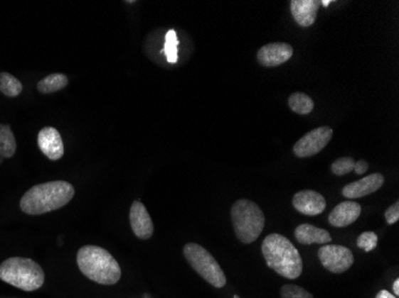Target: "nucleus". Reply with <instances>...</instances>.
<instances>
[{
  "instance_id": "f3484780",
  "label": "nucleus",
  "mask_w": 399,
  "mask_h": 298,
  "mask_svg": "<svg viewBox=\"0 0 399 298\" xmlns=\"http://www.w3.org/2000/svg\"><path fill=\"white\" fill-rule=\"evenodd\" d=\"M68 84V77L61 73H54L40 80L38 89L40 94H49L65 89Z\"/></svg>"
},
{
  "instance_id": "4468645a",
  "label": "nucleus",
  "mask_w": 399,
  "mask_h": 298,
  "mask_svg": "<svg viewBox=\"0 0 399 298\" xmlns=\"http://www.w3.org/2000/svg\"><path fill=\"white\" fill-rule=\"evenodd\" d=\"M361 205L356 202H342L329 215V224L332 227H347L358 220L361 215Z\"/></svg>"
},
{
  "instance_id": "412c9836",
  "label": "nucleus",
  "mask_w": 399,
  "mask_h": 298,
  "mask_svg": "<svg viewBox=\"0 0 399 298\" xmlns=\"http://www.w3.org/2000/svg\"><path fill=\"white\" fill-rule=\"evenodd\" d=\"M179 38L175 30H170L165 38L164 53L170 64H176L179 59Z\"/></svg>"
},
{
  "instance_id": "2eb2a0df",
  "label": "nucleus",
  "mask_w": 399,
  "mask_h": 298,
  "mask_svg": "<svg viewBox=\"0 0 399 298\" xmlns=\"http://www.w3.org/2000/svg\"><path fill=\"white\" fill-rule=\"evenodd\" d=\"M319 6H321L319 0H292V15L299 26L307 28L312 26L317 18Z\"/></svg>"
},
{
  "instance_id": "5701e85b",
  "label": "nucleus",
  "mask_w": 399,
  "mask_h": 298,
  "mask_svg": "<svg viewBox=\"0 0 399 298\" xmlns=\"http://www.w3.org/2000/svg\"><path fill=\"white\" fill-rule=\"evenodd\" d=\"M280 294L282 298H314L309 291L294 284L284 285L281 287Z\"/></svg>"
},
{
  "instance_id": "f257e3e1",
  "label": "nucleus",
  "mask_w": 399,
  "mask_h": 298,
  "mask_svg": "<svg viewBox=\"0 0 399 298\" xmlns=\"http://www.w3.org/2000/svg\"><path fill=\"white\" fill-rule=\"evenodd\" d=\"M75 187L64 180L38 184L26 191L19 206L28 215H42L63 208L72 201Z\"/></svg>"
},
{
  "instance_id": "c756f323",
  "label": "nucleus",
  "mask_w": 399,
  "mask_h": 298,
  "mask_svg": "<svg viewBox=\"0 0 399 298\" xmlns=\"http://www.w3.org/2000/svg\"><path fill=\"white\" fill-rule=\"evenodd\" d=\"M3 160H4V158L1 157V155H0V164H1V162H3Z\"/></svg>"
},
{
  "instance_id": "f03ea898",
  "label": "nucleus",
  "mask_w": 399,
  "mask_h": 298,
  "mask_svg": "<svg viewBox=\"0 0 399 298\" xmlns=\"http://www.w3.org/2000/svg\"><path fill=\"white\" fill-rule=\"evenodd\" d=\"M262 253L268 267L277 275L297 280L302 272V259L294 245L284 235L270 234L263 240Z\"/></svg>"
},
{
  "instance_id": "1a4fd4ad",
  "label": "nucleus",
  "mask_w": 399,
  "mask_h": 298,
  "mask_svg": "<svg viewBox=\"0 0 399 298\" xmlns=\"http://www.w3.org/2000/svg\"><path fill=\"white\" fill-rule=\"evenodd\" d=\"M293 48L287 43L274 42L263 45L257 52L258 62L265 67H276L287 62L293 56Z\"/></svg>"
},
{
  "instance_id": "f8f14e48",
  "label": "nucleus",
  "mask_w": 399,
  "mask_h": 298,
  "mask_svg": "<svg viewBox=\"0 0 399 298\" xmlns=\"http://www.w3.org/2000/svg\"><path fill=\"white\" fill-rule=\"evenodd\" d=\"M129 221H131L132 231L135 236H138L142 240H149L152 236L154 231L152 219L142 202H133L129 213Z\"/></svg>"
},
{
  "instance_id": "bb28decb",
  "label": "nucleus",
  "mask_w": 399,
  "mask_h": 298,
  "mask_svg": "<svg viewBox=\"0 0 399 298\" xmlns=\"http://www.w3.org/2000/svg\"><path fill=\"white\" fill-rule=\"evenodd\" d=\"M376 298H397L395 296L391 294V292H388V290H381L378 292L377 296Z\"/></svg>"
},
{
  "instance_id": "c85d7f7f",
  "label": "nucleus",
  "mask_w": 399,
  "mask_h": 298,
  "mask_svg": "<svg viewBox=\"0 0 399 298\" xmlns=\"http://www.w3.org/2000/svg\"><path fill=\"white\" fill-rule=\"evenodd\" d=\"M330 3H331V0H323V1H321V4L323 5V6H329Z\"/></svg>"
},
{
  "instance_id": "aec40b11",
  "label": "nucleus",
  "mask_w": 399,
  "mask_h": 298,
  "mask_svg": "<svg viewBox=\"0 0 399 298\" xmlns=\"http://www.w3.org/2000/svg\"><path fill=\"white\" fill-rule=\"evenodd\" d=\"M22 82L8 72L0 73V92L10 98H15L22 94Z\"/></svg>"
},
{
  "instance_id": "a878e982",
  "label": "nucleus",
  "mask_w": 399,
  "mask_h": 298,
  "mask_svg": "<svg viewBox=\"0 0 399 298\" xmlns=\"http://www.w3.org/2000/svg\"><path fill=\"white\" fill-rule=\"evenodd\" d=\"M368 170V162L366 160H358L355 162L354 171L356 175H363Z\"/></svg>"
},
{
  "instance_id": "6ab92c4d",
  "label": "nucleus",
  "mask_w": 399,
  "mask_h": 298,
  "mask_svg": "<svg viewBox=\"0 0 399 298\" xmlns=\"http://www.w3.org/2000/svg\"><path fill=\"white\" fill-rule=\"evenodd\" d=\"M288 105L292 111L298 115H309L314 109V101L307 94L295 92L288 98Z\"/></svg>"
},
{
  "instance_id": "4be33fe9",
  "label": "nucleus",
  "mask_w": 399,
  "mask_h": 298,
  "mask_svg": "<svg viewBox=\"0 0 399 298\" xmlns=\"http://www.w3.org/2000/svg\"><path fill=\"white\" fill-rule=\"evenodd\" d=\"M355 161L353 158H340L331 165L332 173L335 175H344L354 171Z\"/></svg>"
},
{
  "instance_id": "a211bd4d",
  "label": "nucleus",
  "mask_w": 399,
  "mask_h": 298,
  "mask_svg": "<svg viewBox=\"0 0 399 298\" xmlns=\"http://www.w3.org/2000/svg\"><path fill=\"white\" fill-rule=\"evenodd\" d=\"M17 143L15 135L8 124H0V155L12 158L15 155Z\"/></svg>"
},
{
  "instance_id": "0eeeda50",
  "label": "nucleus",
  "mask_w": 399,
  "mask_h": 298,
  "mask_svg": "<svg viewBox=\"0 0 399 298\" xmlns=\"http://www.w3.org/2000/svg\"><path fill=\"white\" fill-rule=\"evenodd\" d=\"M321 265L332 273H344L354 264V255L349 248L340 245H324L318 250Z\"/></svg>"
},
{
  "instance_id": "39448f33",
  "label": "nucleus",
  "mask_w": 399,
  "mask_h": 298,
  "mask_svg": "<svg viewBox=\"0 0 399 298\" xmlns=\"http://www.w3.org/2000/svg\"><path fill=\"white\" fill-rule=\"evenodd\" d=\"M231 217L235 236L243 243H255L265 228V214L249 199L235 202L231 209Z\"/></svg>"
},
{
  "instance_id": "9d476101",
  "label": "nucleus",
  "mask_w": 399,
  "mask_h": 298,
  "mask_svg": "<svg viewBox=\"0 0 399 298\" xmlns=\"http://www.w3.org/2000/svg\"><path fill=\"white\" fill-rule=\"evenodd\" d=\"M293 206L300 214L307 216H317L324 211L326 202L317 191L304 190L294 194Z\"/></svg>"
},
{
  "instance_id": "423d86ee",
  "label": "nucleus",
  "mask_w": 399,
  "mask_h": 298,
  "mask_svg": "<svg viewBox=\"0 0 399 298\" xmlns=\"http://www.w3.org/2000/svg\"><path fill=\"white\" fill-rule=\"evenodd\" d=\"M183 254L191 267L212 287L221 289L226 285L224 271L208 250L198 243H189L183 248Z\"/></svg>"
},
{
  "instance_id": "20e7f679",
  "label": "nucleus",
  "mask_w": 399,
  "mask_h": 298,
  "mask_svg": "<svg viewBox=\"0 0 399 298\" xmlns=\"http://www.w3.org/2000/svg\"><path fill=\"white\" fill-rule=\"evenodd\" d=\"M0 280L19 290L35 291L45 283V271L28 258H9L0 265Z\"/></svg>"
},
{
  "instance_id": "cd10ccee",
  "label": "nucleus",
  "mask_w": 399,
  "mask_h": 298,
  "mask_svg": "<svg viewBox=\"0 0 399 298\" xmlns=\"http://www.w3.org/2000/svg\"><path fill=\"white\" fill-rule=\"evenodd\" d=\"M392 289H393V292H395V297H397V296H398V294H399V280H398V278H397V280H395V282H393V287H392Z\"/></svg>"
},
{
  "instance_id": "dca6fc26",
  "label": "nucleus",
  "mask_w": 399,
  "mask_h": 298,
  "mask_svg": "<svg viewBox=\"0 0 399 298\" xmlns=\"http://www.w3.org/2000/svg\"><path fill=\"white\" fill-rule=\"evenodd\" d=\"M295 238L302 245H312V243H326L331 241V235L328 231L314 227L311 224H300L295 229Z\"/></svg>"
},
{
  "instance_id": "9b49d317",
  "label": "nucleus",
  "mask_w": 399,
  "mask_h": 298,
  "mask_svg": "<svg viewBox=\"0 0 399 298\" xmlns=\"http://www.w3.org/2000/svg\"><path fill=\"white\" fill-rule=\"evenodd\" d=\"M38 148L49 160H59L65 153L64 142L55 128L45 127L38 135Z\"/></svg>"
},
{
  "instance_id": "6e6552de",
  "label": "nucleus",
  "mask_w": 399,
  "mask_h": 298,
  "mask_svg": "<svg viewBox=\"0 0 399 298\" xmlns=\"http://www.w3.org/2000/svg\"><path fill=\"white\" fill-rule=\"evenodd\" d=\"M334 131L330 127L316 128L304 135L293 147V152L298 158L314 157L326 147L332 138Z\"/></svg>"
},
{
  "instance_id": "393cba45",
  "label": "nucleus",
  "mask_w": 399,
  "mask_h": 298,
  "mask_svg": "<svg viewBox=\"0 0 399 298\" xmlns=\"http://www.w3.org/2000/svg\"><path fill=\"white\" fill-rule=\"evenodd\" d=\"M385 219L388 224H393L399 220V202H395L385 211Z\"/></svg>"
},
{
  "instance_id": "b1692460",
  "label": "nucleus",
  "mask_w": 399,
  "mask_h": 298,
  "mask_svg": "<svg viewBox=\"0 0 399 298\" xmlns=\"http://www.w3.org/2000/svg\"><path fill=\"white\" fill-rule=\"evenodd\" d=\"M358 248L365 250V252H372L377 247L378 236L373 231H365L362 233L358 238L356 241Z\"/></svg>"
},
{
  "instance_id": "7c9ffc66",
  "label": "nucleus",
  "mask_w": 399,
  "mask_h": 298,
  "mask_svg": "<svg viewBox=\"0 0 399 298\" xmlns=\"http://www.w3.org/2000/svg\"><path fill=\"white\" fill-rule=\"evenodd\" d=\"M233 298H239V296H237V294H235V297Z\"/></svg>"
},
{
  "instance_id": "ddd939ff",
  "label": "nucleus",
  "mask_w": 399,
  "mask_h": 298,
  "mask_svg": "<svg viewBox=\"0 0 399 298\" xmlns=\"http://www.w3.org/2000/svg\"><path fill=\"white\" fill-rule=\"evenodd\" d=\"M384 182V175L381 173H373V175L360 179L358 182L348 184L344 187L342 194L344 197L349 198V199L365 197V196H368L379 190L383 187Z\"/></svg>"
},
{
  "instance_id": "7ed1b4c3",
  "label": "nucleus",
  "mask_w": 399,
  "mask_h": 298,
  "mask_svg": "<svg viewBox=\"0 0 399 298\" xmlns=\"http://www.w3.org/2000/svg\"><path fill=\"white\" fill-rule=\"evenodd\" d=\"M77 264L84 276L102 285H114L121 278L119 263L102 247H82L77 253Z\"/></svg>"
}]
</instances>
